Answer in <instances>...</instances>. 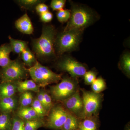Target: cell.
Returning <instances> with one entry per match:
<instances>
[{"instance_id":"6da1fadb","label":"cell","mask_w":130,"mask_h":130,"mask_svg":"<svg viewBox=\"0 0 130 130\" xmlns=\"http://www.w3.org/2000/svg\"><path fill=\"white\" fill-rule=\"evenodd\" d=\"M56 36V30L53 26H43L40 37L33 40L32 42L33 51L38 58L46 59L55 56L54 46Z\"/></svg>"},{"instance_id":"7a4b0ae2","label":"cell","mask_w":130,"mask_h":130,"mask_svg":"<svg viewBox=\"0 0 130 130\" xmlns=\"http://www.w3.org/2000/svg\"><path fill=\"white\" fill-rule=\"evenodd\" d=\"M71 12V17L64 31L75 30L83 32L93 22V13L86 8L73 5Z\"/></svg>"},{"instance_id":"3957f363","label":"cell","mask_w":130,"mask_h":130,"mask_svg":"<svg viewBox=\"0 0 130 130\" xmlns=\"http://www.w3.org/2000/svg\"><path fill=\"white\" fill-rule=\"evenodd\" d=\"M32 79L40 88H44L53 83H57L62 78V74H57L49 68L37 61L32 67L28 68Z\"/></svg>"},{"instance_id":"277c9868","label":"cell","mask_w":130,"mask_h":130,"mask_svg":"<svg viewBox=\"0 0 130 130\" xmlns=\"http://www.w3.org/2000/svg\"><path fill=\"white\" fill-rule=\"evenodd\" d=\"M79 89L77 78L65 76L59 83L50 86L48 93L52 100L60 102L74 94Z\"/></svg>"},{"instance_id":"5b68a950","label":"cell","mask_w":130,"mask_h":130,"mask_svg":"<svg viewBox=\"0 0 130 130\" xmlns=\"http://www.w3.org/2000/svg\"><path fill=\"white\" fill-rule=\"evenodd\" d=\"M82 33L77 31H63L59 34L56 37L55 43L58 54L62 55L76 49L81 40Z\"/></svg>"},{"instance_id":"8992f818","label":"cell","mask_w":130,"mask_h":130,"mask_svg":"<svg viewBox=\"0 0 130 130\" xmlns=\"http://www.w3.org/2000/svg\"><path fill=\"white\" fill-rule=\"evenodd\" d=\"M28 68L19 59L12 60L8 66L3 68L1 73L2 83L16 82L27 78Z\"/></svg>"},{"instance_id":"52a82bcc","label":"cell","mask_w":130,"mask_h":130,"mask_svg":"<svg viewBox=\"0 0 130 130\" xmlns=\"http://www.w3.org/2000/svg\"><path fill=\"white\" fill-rule=\"evenodd\" d=\"M82 93L84 112L82 119L87 117L98 115L103 100L102 93L80 89Z\"/></svg>"},{"instance_id":"ba28073f","label":"cell","mask_w":130,"mask_h":130,"mask_svg":"<svg viewBox=\"0 0 130 130\" xmlns=\"http://www.w3.org/2000/svg\"><path fill=\"white\" fill-rule=\"evenodd\" d=\"M67 114V110L61 103L54 104L47 116L45 127L52 130H61Z\"/></svg>"},{"instance_id":"9c48e42d","label":"cell","mask_w":130,"mask_h":130,"mask_svg":"<svg viewBox=\"0 0 130 130\" xmlns=\"http://www.w3.org/2000/svg\"><path fill=\"white\" fill-rule=\"evenodd\" d=\"M59 70L68 73L74 78L83 76L87 71L85 66L71 56H67L61 59L56 64Z\"/></svg>"},{"instance_id":"30bf717a","label":"cell","mask_w":130,"mask_h":130,"mask_svg":"<svg viewBox=\"0 0 130 130\" xmlns=\"http://www.w3.org/2000/svg\"><path fill=\"white\" fill-rule=\"evenodd\" d=\"M59 103L68 111L82 119L84 112L83 103L79 89L70 97Z\"/></svg>"},{"instance_id":"8fae6325","label":"cell","mask_w":130,"mask_h":130,"mask_svg":"<svg viewBox=\"0 0 130 130\" xmlns=\"http://www.w3.org/2000/svg\"><path fill=\"white\" fill-rule=\"evenodd\" d=\"M19 107V99L16 96L0 99V111L3 113L11 114Z\"/></svg>"},{"instance_id":"7c38bea8","label":"cell","mask_w":130,"mask_h":130,"mask_svg":"<svg viewBox=\"0 0 130 130\" xmlns=\"http://www.w3.org/2000/svg\"><path fill=\"white\" fill-rule=\"evenodd\" d=\"M15 26L19 31L23 34L30 35L33 33L34 29L32 22L26 13L16 20Z\"/></svg>"},{"instance_id":"4fadbf2b","label":"cell","mask_w":130,"mask_h":130,"mask_svg":"<svg viewBox=\"0 0 130 130\" xmlns=\"http://www.w3.org/2000/svg\"><path fill=\"white\" fill-rule=\"evenodd\" d=\"M100 126L98 115L91 116L81 119L78 130H98Z\"/></svg>"},{"instance_id":"5bb4252c","label":"cell","mask_w":130,"mask_h":130,"mask_svg":"<svg viewBox=\"0 0 130 130\" xmlns=\"http://www.w3.org/2000/svg\"><path fill=\"white\" fill-rule=\"evenodd\" d=\"M17 86V91L20 93L31 91L37 93L40 88L32 80H25L15 82Z\"/></svg>"},{"instance_id":"9a60e30c","label":"cell","mask_w":130,"mask_h":130,"mask_svg":"<svg viewBox=\"0 0 130 130\" xmlns=\"http://www.w3.org/2000/svg\"><path fill=\"white\" fill-rule=\"evenodd\" d=\"M17 92L15 82H3L0 84V99L14 96Z\"/></svg>"},{"instance_id":"2e32d148","label":"cell","mask_w":130,"mask_h":130,"mask_svg":"<svg viewBox=\"0 0 130 130\" xmlns=\"http://www.w3.org/2000/svg\"><path fill=\"white\" fill-rule=\"evenodd\" d=\"M15 115L24 121L40 119L31 106L26 107H19L16 111Z\"/></svg>"},{"instance_id":"e0dca14e","label":"cell","mask_w":130,"mask_h":130,"mask_svg":"<svg viewBox=\"0 0 130 130\" xmlns=\"http://www.w3.org/2000/svg\"><path fill=\"white\" fill-rule=\"evenodd\" d=\"M12 51L10 44H3L0 47V67L4 68L11 62L10 55Z\"/></svg>"},{"instance_id":"ac0fdd59","label":"cell","mask_w":130,"mask_h":130,"mask_svg":"<svg viewBox=\"0 0 130 130\" xmlns=\"http://www.w3.org/2000/svg\"><path fill=\"white\" fill-rule=\"evenodd\" d=\"M81 120L79 118L68 111L67 118L61 130H78Z\"/></svg>"},{"instance_id":"d6986e66","label":"cell","mask_w":130,"mask_h":130,"mask_svg":"<svg viewBox=\"0 0 130 130\" xmlns=\"http://www.w3.org/2000/svg\"><path fill=\"white\" fill-rule=\"evenodd\" d=\"M9 39L12 51L14 53L21 55V53L28 47V42L14 39L10 36H9Z\"/></svg>"},{"instance_id":"ffe728a7","label":"cell","mask_w":130,"mask_h":130,"mask_svg":"<svg viewBox=\"0 0 130 130\" xmlns=\"http://www.w3.org/2000/svg\"><path fill=\"white\" fill-rule=\"evenodd\" d=\"M20 55L24 64L29 68L32 67L37 62L35 54L28 47Z\"/></svg>"},{"instance_id":"44dd1931","label":"cell","mask_w":130,"mask_h":130,"mask_svg":"<svg viewBox=\"0 0 130 130\" xmlns=\"http://www.w3.org/2000/svg\"><path fill=\"white\" fill-rule=\"evenodd\" d=\"M20 94L19 98V107H26L31 106L35 97L32 92L27 91Z\"/></svg>"},{"instance_id":"7402d4cb","label":"cell","mask_w":130,"mask_h":130,"mask_svg":"<svg viewBox=\"0 0 130 130\" xmlns=\"http://www.w3.org/2000/svg\"><path fill=\"white\" fill-rule=\"evenodd\" d=\"M44 119H36L24 121L25 130H37L39 128L45 127Z\"/></svg>"},{"instance_id":"603a6c76","label":"cell","mask_w":130,"mask_h":130,"mask_svg":"<svg viewBox=\"0 0 130 130\" xmlns=\"http://www.w3.org/2000/svg\"><path fill=\"white\" fill-rule=\"evenodd\" d=\"M120 68L126 75L130 77V55L129 53H126L123 55L120 62Z\"/></svg>"},{"instance_id":"cb8c5ba5","label":"cell","mask_w":130,"mask_h":130,"mask_svg":"<svg viewBox=\"0 0 130 130\" xmlns=\"http://www.w3.org/2000/svg\"><path fill=\"white\" fill-rule=\"evenodd\" d=\"M31 107L34 109L40 118L44 119L45 117L47 116L48 113L36 97L34 98Z\"/></svg>"},{"instance_id":"d4e9b609","label":"cell","mask_w":130,"mask_h":130,"mask_svg":"<svg viewBox=\"0 0 130 130\" xmlns=\"http://www.w3.org/2000/svg\"><path fill=\"white\" fill-rule=\"evenodd\" d=\"M12 121L11 114L2 113L0 114V130H10Z\"/></svg>"},{"instance_id":"484cf974","label":"cell","mask_w":130,"mask_h":130,"mask_svg":"<svg viewBox=\"0 0 130 130\" xmlns=\"http://www.w3.org/2000/svg\"><path fill=\"white\" fill-rule=\"evenodd\" d=\"M91 88L93 92L101 93L107 88L106 81L101 77H98L91 84Z\"/></svg>"},{"instance_id":"4316f807","label":"cell","mask_w":130,"mask_h":130,"mask_svg":"<svg viewBox=\"0 0 130 130\" xmlns=\"http://www.w3.org/2000/svg\"><path fill=\"white\" fill-rule=\"evenodd\" d=\"M10 130H25L24 121L16 115L12 116V125Z\"/></svg>"},{"instance_id":"83f0119b","label":"cell","mask_w":130,"mask_h":130,"mask_svg":"<svg viewBox=\"0 0 130 130\" xmlns=\"http://www.w3.org/2000/svg\"><path fill=\"white\" fill-rule=\"evenodd\" d=\"M71 12L68 9H62L57 12L56 16L58 21L61 23H66L70 19Z\"/></svg>"},{"instance_id":"f1b7e54d","label":"cell","mask_w":130,"mask_h":130,"mask_svg":"<svg viewBox=\"0 0 130 130\" xmlns=\"http://www.w3.org/2000/svg\"><path fill=\"white\" fill-rule=\"evenodd\" d=\"M18 2L21 7L28 9L36 7L38 4L41 2L38 0H20Z\"/></svg>"},{"instance_id":"f546056e","label":"cell","mask_w":130,"mask_h":130,"mask_svg":"<svg viewBox=\"0 0 130 130\" xmlns=\"http://www.w3.org/2000/svg\"><path fill=\"white\" fill-rule=\"evenodd\" d=\"M97 75V73L95 71L91 70L86 71L83 76L85 84L87 85H91L96 79Z\"/></svg>"},{"instance_id":"4dcf8cb0","label":"cell","mask_w":130,"mask_h":130,"mask_svg":"<svg viewBox=\"0 0 130 130\" xmlns=\"http://www.w3.org/2000/svg\"><path fill=\"white\" fill-rule=\"evenodd\" d=\"M65 0H52L50 3V7L53 11H59L63 9L66 4Z\"/></svg>"},{"instance_id":"1f68e13d","label":"cell","mask_w":130,"mask_h":130,"mask_svg":"<svg viewBox=\"0 0 130 130\" xmlns=\"http://www.w3.org/2000/svg\"><path fill=\"white\" fill-rule=\"evenodd\" d=\"M43 95H44V102L46 105V108L47 112H49L54 104L53 102L52 98L47 91L43 89Z\"/></svg>"},{"instance_id":"d6a6232c","label":"cell","mask_w":130,"mask_h":130,"mask_svg":"<svg viewBox=\"0 0 130 130\" xmlns=\"http://www.w3.org/2000/svg\"><path fill=\"white\" fill-rule=\"evenodd\" d=\"M40 19L42 22L48 23L50 22L53 19V14L51 12L48 11L40 14Z\"/></svg>"},{"instance_id":"836d02e7","label":"cell","mask_w":130,"mask_h":130,"mask_svg":"<svg viewBox=\"0 0 130 130\" xmlns=\"http://www.w3.org/2000/svg\"><path fill=\"white\" fill-rule=\"evenodd\" d=\"M35 9L37 12L40 15L48 11V7L46 4L41 2L36 6Z\"/></svg>"},{"instance_id":"e575fe53","label":"cell","mask_w":130,"mask_h":130,"mask_svg":"<svg viewBox=\"0 0 130 130\" xmlns=\"http://www.w3.org/2000/svg\"><path fill=\"white\" fill-rule=\"evenodd\" d=\"M124 130H130V125L129 123H128L126 125Z\"/></svg>"}]
</instances>
